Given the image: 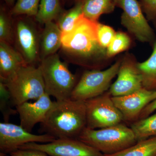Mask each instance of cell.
<instances>
[{"instance_id":"1","label":"cell","mask_w":156,"mask_h":156,"mask_svg":"<svg viewBox=\"0 0 156 156\" xmlns=\"http://www.w3.org/2000/svg\"><path fill=\"white\" fill-rule=\"evenodd\" d=\"M98 22L82 14L71 30L62 33L60 50L68 61L98 69L101 58L106 56V49L98 38Z\"/></svg>"},{"instance_id":"2","label":"cell","mask_w":156,"mask_h":156,"mask_svg":"<svg viewBox=\"0 0 156 156\" xmlns=\"http://www.w3.org/2000/svg\"><path fill=\"white\" fill-rule=\"evenodd\" d=\"M41 130L58 138H78L87 127L85 101L71 99L53 101L41 123Z\"/></svg>"},{"instance_id":"3","label":"cell","mask_w":156,"mask_h":156,"mask_svg":"<svg viewBox=\"0 0 156 156\" xmlns=\"http://www.w3.org/2000/svg\"><path fill=\"white\" fill-rule=\"evenodd\" d=\"M77 139L104 155L117 153L137 142L133 130L123 123L101 129L86 127Z\"/></svg>"},{"instance_id":"4","label":"cell","mask_w":156,"mask_h":156,"mask_svg":"<svg viewBox=\"0 0 156 156\" xmlns=\"http://www.w3.org/2000/svg\"><path fill=\"white\" fill-rule=\"evenodd\" d=\"M40 62L45 92L56 101L70 99L78 81L67 63L62 61L57 53L44 58Z\"/></svg>"},{"instance_id":"5","label":"cell","mask_w":156,"mask_h":156,"mask_svg":"<svg viewBox=\"0 0 156 156\" xmlns=\"http://www.w3.org/2000/svg\"><path fill=\"white\" fill-rule=\"evenodd\" d=\"M3 83L9 89L15 107L30 100H36L46 93L39 66H24Z\"/></svg>"},{"instance_id":"6","label":"cell","mask_w":156,"mask_h":156,"mask_svg":"<svg viewBox=\"0 0 156 156\" xmlns=\"http://www.w3.org/2000/svg\"><path fill=\"white\" fill-rule=\"evenodd\" d=\"M122 60H118L104 70L86 71L73 90L70 99L86 101L102 95L108 91L112 81L118 74Z\"/></svg>"},{"instance_id":"7","label":"cell","mask_w":156,"mask_h":156,"mask_svg":"<svg viewBox=\"0 0 156 156\" xmlns=\"http://www.w3.org/2000/svg\"><path fill=\"white\" fill-rule=\"evenodd\" d=\"M87 128L98 129L123 122L120 111L115 106L108 91L100 96L85 101Z\"/></svg>"},{"instance_id":"8","label":"cell","mask_w":156,"mask_h":156,"mask_svg":"<svg viewBox=\"0 0 156 156\" xmlns=\"http://www.w3.org/2000/svg\"><path fill=\"white\" fill-rule=\"evenodd\" d=\"M41 34L35 23L29 18L20 17L13 23V41L15 49L28 65L40 61Z\"/></svg>"},{"instance_id":"9","label":"cell","mask_w":156,"mask_h":156,"mask_svg":"<svg viewBox=\"0 0 156 156\" xmlns=\"http://www.w3.org/2000/svg\"><path fill=\"white\" fill-rule=\"evenodd\" d=\"M117 6L122 10V25L137 40L143 43L156 41L153 29L144 14L140 3L137 0H116Z\"/></svg>"},{"instance_id":"10","label":"cell","mask_w":156,"mask_h":156,"mask_svg":"<svg viewBox=\"0 0 156 156\" xmlns=\"http://www.w3.org/2000/svg\"><path fill=\"white\" fill-rule=\"evenodd\" d=\"M19 149L41 151L50 156H104L77 138H58L48 143H29L21 146Z\"/></svg>"},{"instance_id":"11","label":"cell","mask_w":156,"mask_h":156,"mask_svg":"<svg viewBox=\"0 0 156 156\" xmlns=\"http://www.w3.org/2000/svg\"><path fill=\"white\" fill-rule=\"evenodd\" d=\"M56 138L47 134L37 135L26 130L22 126L9 122L0 123V151L9 154L29 143H48Z\"/></svg>"},{"instance_id":"12","label":"cell","mask_w":156,"mask_h":156,"mask_svg":"<svg viewBox=\"0 0 156 156\" xmlns=\"http://www.w3.org/2000/svg\"><path fill=\"white\" fill-rule=\"evenodd\" d=\"M156 99V90L142 88L124 96L112 97L115 105L121 112L123 122L131 124L139 119L140 114L148 105Z\"/></svg>"},{"instance_id":"13","label":"cell","mask_w":156,"mask_h":156,"mask_svg":"<svg viewBox=\"0 0 156 156\" xmlns=\"http://www.w3.org/2000/svg\"><path fill=\"white\" fill-rule=\"evenodd\" d=\"M117 76L108 90L112 97L129 95L143 88L137 62L133 59L128 57L122 59Z\"/></svg>"},{"instance_id":"14","label":"cell","mask_w":156,"mask_h":156,"mask_svg":"<svg viewBox=\"0 0 156 156\" xmlns=\"http://www.w3.org/2000/svg\"><path fill=\"white\" fill-rule=\"evenodd\" d=\"M53 102L50 95L45 93L33 102L26 101L16 106L20 126L31 132L37 124L42 123L44 119Z\"/></svg>"},{"instance_id":"15","label":"cell","mask_w":156,"mask_h":156,"mask_svg":"<svg viewBox=\"0 0 156 156\" xmlns=\"http://www.w3.org/2000/svg\"><path fill=\"white\" fill-rule=\"evenodd\" d=\"M27 65L22 56L11 44L0 42V78L5 82L22 66Z\"/></svg>"},{"instance_id":"16","label":"cell","mask_w":156,"mask_h":156,"mask_svg":"<svg viewBox=\"0 0 156 156\" xmlns=\"http://www.w3.org/2000/svg\"><path fill=\"white\" fill-rule=\"evenodd\" d=\"M62 34L56 23L52 21L45 23L40 36V61L46 57L56 53L60 49Z\"/></svg>"},{"instance_id":"17","label":"cell","mask_w":156,"mask_h":156,"mask_svg":"<svg viewBox=\"0 0 156 156\" xmlns=\"http://www.w3.org/2000/svg\"><path fill=\"white\" fill-rule=\"evenodd\" d=\"M116 6V0H84L83 14L88 19L97 22L102 14L112 12Z\"/></svg>"},{"instance_id":"18","label":"cell","mask_w":156,"mask_h":156,"mask_svg":"<svg viewBox=\"0 0 156 156\" xmlns=\"http://www.w3.org/2000/svg\"><path fill=\"white\" fill-rule=\"evenodd\" d=\"M152 54L147 60L137 62V67L142 78L143 87L150 90H156V40Z\"/></svg>"},{"instance_id":"19","label":"cell","mask_w":156,"mask_h":156,"mask_svg":"<svg viewBox=\"0 0 156 156\" xmlns=\"http://www.w3.org/2000/svg\"><path fill=\"white\" fill-rule=\"evenodd\" d=\"M104 156H156V136L137 141L117 153Z\"/></svg>"},{"instance_id":"20","label":"cell","mask_w":156,"mask_h":156,"mask_svg":"<svg viewBox=\"0 0 156 156\" xmlns=\"http://www.w3.org/2000/svg\"><path fill=\"white\" fill-rule=\"evenodd\" d=\"M61 13L60 0H41L37 14L35 17L37 22L44 25L57 19Z\"/></svg>"},{"instance_id":"21","label":"cell","mask_w":156,"mask_h":156,"mask_svg":"<svg viewBox=\"0 0 156 156\" xmlns=\"http://www.w3.org/2000/svg\"><path fill=\"white\" fill-rule=\"evenodd\" d=\"M137 141L156 136V113L130 124Z\"/></svg>"},{"instance_id":"22","label":"cell","mask_w":156,"mask_h":156,"mask_svg":"<svg viewBox=\"0 0 156 156\" xmlns=\"http://www.w3.org/2000/svg\"><path fill=\"white\" fill-rule=\"evenodd\" d=\"M83 2L76 3L75 6L63 14L58 18V24L62 33L71 30L76 22L83 14Z\"/></svg>"},{"instance_id":"23","label":"cell","mask_w":156,"mask_h":156,"mask_svg":"<svg viewBox=\"0 0 156 156\" xmlns=\"http://www.w3.org/2000/svg\"><path fill=\"white\" fill-rule=\"evenodd\" d=\"M131 43L130 37L127 34L122 32L116 33L114 37L106 49V56L112 57L127 50L130 47Z\"/></svg>"},{"instance_id":"24","label":"cell","mask_w":156,"mask_h":156,"mask_svg":"<svg viewBox=\"0 0 156 156\" xmlns=\"http://www.w3.org/2000/svg\"><path fill=\"white\" fill-rule=\"evenodd\" d=\"M41 0H17L11 14L14 16L26 15L35 17Z\"/></svg>"},{"instance_id":"25","label":"cell","mask_w":156,"mask_h":156,"mask_svg":"<svg viewBox=\"0 0 156 156\" xmlns=\"http://www.w3.org/2000/svg\"><path fill=\"white\" fill-rule=\"evenodd\" d=\"M0 109L1 112L2 114L5 122H9V118L12 115L17 114L16 109H14L11 108V105H12L11 95L9 89L5 83L0 82Z\"/></svg>"},{"instance_id":"26","label":"cell","mask_w":156,"mask_h":156,"mask_svg":"<svg viewBox=\"0 0 156 156\" xmlns=\"http://www.w3.org/2000/svg\"><path fill=\"white\" fill-rule=\"evenodd\" d=\"M13 41V23L3 12L0 14V42L11 44Z\"/></svg>"},{"instance_id":"27","label":"cell","mask_w":156,"mask_h":156,"mask_svg":"<svg viewBox=\"0 0 156 156\" xmlns=\"http://www.w3.org/2000/svg\"><path fill=\"white\" fill-rule=\"evenodd\" d=\"M115 34L114 30L111 27L98 22V38L102 48L105 49L107 48Z\"/></svg>"},{"instance_id":"28","label":"cell","mask_w":156,"mask_h":156,"mask_svg":"<svg viewBox=\"0 0 156 156\" xmlns=\"http://www.w3.org/2000/svg\"><path fill=\"white\" fill-rule=\"evenodd\" d=\"M143 12L149 20L156 19V0H140Z\"/></svg>"},{"instance_id":"29","label":"cell","mask_w":156,"mask_h":156,"mask_svg":"<svg viewBox=\"0 0 156 156\" xmlns=\"http://www.w3.org/2000/svg\"><path fill=\"white\" fill-rule=\"evenodd\" d=\"M11 156H50L41 151L29 149H18L10 154ZM0 156H7V154L0 153Z\"/></svg>"},{"instance_id":"30","label":"cell","mask_w":156,"mask_h":156,"mask_svg":"<svg viewBox=\"0 0 156 156\" xmlns=\"http://www.w3.org/2000/svg\"><path fill=\"white\" fill-rule=\"evenodd\" d=\"M156 111V99L146 107L140 114L139 119H144L151 115Z\"/></svg>"},{"instance_id":"31","label":"cell","mask_w":156,"mask_h":156,"mask_svg":"<svg viewBox=\"0 0 156 156\" xmlns=\"http://www.w3.org/2000/svg\"><path fill=\"white\" fill-rule=\"evenodd\" d=\"M5 1L6 2L8 3V4H11L12 3L14 2L15 0H5Z\"/></svg>"},{"instance_id":"32","label":"cell","mask_w":156,"mask_h":156,"mask_svg":"<svg viewBox=\"0 0 156 156\" xmlns=\"http://www.w3.org/2000/svg\"><path fill=\"white\" fill-rule=\"evenodd\" d=\"M77 3L79 2H83L84 0H75Z\"/></svg>"}]
</instances>
